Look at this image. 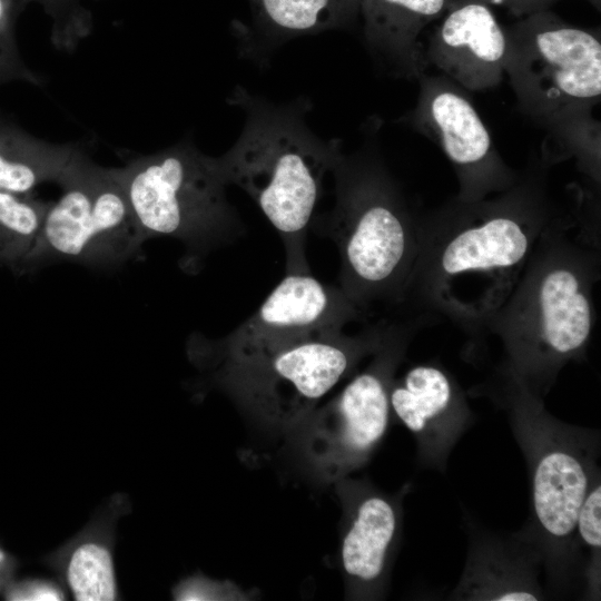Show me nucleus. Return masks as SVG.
Here are the masks:
<instances>
[{
  "instance_id": "nucleus-8",
  "label": "nucleus",
  "mask_w": 601,
  "mask_h": 601,
  "mask_svg": "<svg viewBox=\"0 0 601 601\" xmlns=\"http://www.w3.org/2000/svg\"><path fill=\"white\" fill-rule=\"evenodd\" d=\"M58 185L62 195L50 204L23 273L57 260L111 267L140 254L146 238L115 168L82 155Z\"/></svg>"
},
{
  "instance_id": "nucleus-17",
  "label": "nucleus",
  "mask_w": 601,
  "mask_h": 601,
  "mask_svg": "<svg viewBox=\"0 0 601 601\" xmlns=\"http://www.w3.org/2000/svg\"><path fill=\"white\" fill-rule=\"evenodd\" d=\"M466 600L532 601L542 599L529 562L502 542H480L473 546L455 593Z\"/></svg>"
},
{
  "instance_id": "nucleus-12",
  "label": "nucleus",
  "mask_w": 601,
  "mask_h": 601,
  "mask_svg": "<svg viewBox=\"0 0 601 601\" xmlns=\"http://www.w3.org/2000/svg\"><path fill=\"white\" fill-rule=\"evenodd\" d=\"M425 59L466 91L492 89L505 76V29L484 1L453 0Z\"/></svg>"
},
{
  "instance_id": "nucleus-14",
  "label": "nucleus",
  "mask_w": 601,
  "mask_h": 601,
  "mask_svg": "<svg viewBox=\"0 0 601 601\" xmlns=\"http://www.w3.org/2000/svg\"><path fill=\"white\" fill-rule=\"evenodd\" d=\"M361 313L339 287L325 285L311 273L286 274L254 314L226 337L244 341L280 333L343 328Z\"/></svg>"
},
{
  "instance_id": "nucleus-6",
  "label": "nucleus",
  "mask_w": 601,
  "mask_h": 601,
  "mask_svg": "<svg viewBox=\"0 0 601 601\" xmlns=\"http://www.w3.org/2000/svg\"><path fill=\"white\" fill-rule=\"evenodd\" d=\"M115 170L146 240L175 238L200 257L243 231L217 157L201 152L189 138Z\"/></svg>"
},
{
  "instance_id": "nucleus-24",
  "label": "nucleus",
  "mask_w": 601,
  "mask_h": 601,
  "mask_svg": "<svg viewBox=\"0 0 601 601\" xmlns=\"http://www.w3.org/2000/svg\"><path fill=\"white\" fill-rule=\"evenodd\" d=\"M575 534L579 541L585 545L590 552L591 564L589 566V579L593 587L599 580L600 549H601V486L599 477H594L580 505Z\"/></svg>"
},
{
  "instance_id": "nucleus-26",
  "label": "nucleus",
  "mask_w": 601,
  "mask_h": 601,
  "mask_svg": "<svg viewBox=\"0 0 601 601\" xmlns=\"http://www.w3.org/2000/svg\"><path fill=\"white\" fill-rule=\"evenodd\" d=\"M487 4H495L508 9L510 12L526 17L532 13L549 10L558 0H482Z\"/></svg>"
},
{
  "instance_id": "nucleus-11",
  "label": "nucleus",
  "mask_w": 601,
  "mask_h": 601,
  "mask_svg": "<svg viewBox=\"0 0 601 601\" xmlns=\"http://www.w3.org/2000/svg\"><path fill=\"white\" fill-rule=\"evenodd\" d=\"M412 326L394 325L372 364L356 375L322 416L315 445L336 471L363 463L383 437L390 418V390Z\"/></svg>"
},
{
  "instance_id": "nucleus-27",
  "label": "nucleus",
  "mask_w": 601,
  "mask_h": 601,
  "mask_svg": "<svg viewBox=\"0 0 601 601\" xmlns=\"http://www.w3.org/2000/svg\"><path fill=\"white\" fill-rule=\"evenodd\" d=\"M61 593L50 584L38 583L30 585L23 592L14 594L13 599L18 600H60Z\"/></svg>"
},
{
  "instance_id": "nucleus-4",
  "label": "nucleus",
  "mask_w": 601,
  "mask_h": 601,
  "mask_svg": "<svg viewBox=\"0 0 601 601\" xmlns=\"http://www.w3.org/2000/svg\"><path fill=\"white\" fill-rule=\"evenodd\" d=\"M339 152L332 174L335 203L325 230L341 257V289L362 312L403 302L418 249V215L410 208L374 140Z\"/></svg>"
},
{
  "instance_id": "nucleus-1",
  "label": "nucleus",
  "mask_w": 601,
  "mask_h": 601,
  "mask_svg": "<svg viewBox=\"0 0 601 601\" xmlns=\"http://www.w3.org/2000/svg\"><path fill=\"white\" fill-rule=\"evenodd\" d=\"M560 217L540 173L500 194L454 198L418 216L417 256L403 302L479 336Z\"/></svg>"
},
{
  "instance_id": "nucleus-23",
  "label": "nucleus",
  "mask_w": 601,
  "mask_h": 601,
  "mask_svg": "<svg viewBox=\"0 0 601 601\" xmlns=\"http://www.w3.org/2000/svg\"><path fill=\"white\" fill-rule=\"evenodd\" d=\"M37 2L51 20V40L73 49L92 29L93 4L100 0H21Z\"/></svg>"
},
{
  "instance_id": "nucleus-19",
  "label": "nucleus",
  "mask_w": 601,
  "mask_h": 601,
  "mask_svg": "<svg viewBox=\"0 0 601 601\" xmlns=\"http://www.w3.org/2000/svg\"><path fill=\"white\" fill-rule=\"evenodd\" d=\"M361 2L362 0H255L264 38L249 59L264 63L283 41L336 26Z\"/></svg>"
},
{
  "instance_id": "nucleus-28",
  "label": "nucleus",
  "mask_w": 601,
  "mask_h": 601,
  "mask_svg": "<svg viewBox=\"0 0 601 601\" xmlns=\"http://www.w3.org/2000/svg\"><path fill=\"white\" fill-rule=\"evenodd\" d=\"M595 8L600 10V0H589Z\"/></svg>"
},
{
  "instance_id": "nucleus-3",
  "label": "nucleus",
  "mask_w": 601,
  "mask_h": 601,
  "mask_svg": "<svg viewBox=\"0 0 601 601\" xmlns=\"http://www.w3.org/2000/svg\"><path fill=\"white\" fill-rule=\"evenodd\" d=\"M228 104L243 110L245 121L237 141L217 157L221 176L247 193L279 234L286 274L309 273L306 235L342 140L312 131L305 98L275 104L236 86Z\"/></svg>"
},
{
  "instance_id": "nucleus-20",
  "label": "nucleus",
  "mask_w": 601,
  "mask_h": 601,
  "mask_svg": "<svg viewBox=\"0 0 601 601\" xmlns=\"http://www.w3.org/2000/svg\"><path fill=\"white\" fill-rule=\"evenodd\" d=\"M50 204L0 190V265L23 273Z\"/></svg>"
},
{
  "instance_id": "nucleus-18",
  "label": "nucleus",
  "mask_w": 601,
  "mask_h": 601,
  "mask_svg": "<svg viewBox=\"0 0 601 601\" xmlns=\"http://www.w3.org/2000/svg\"><path fill=\"white\" fill-rule=\"evenodd\" d=\"M397 526V513L388 500L378 495L362 500L342 543L345 572L364 583L378 580Z\"/></svg>"
},
{
  "instance_id": "nucleus-9",
  "label": "nucleus",
  "mask_w": 601,
  "mask_h": 601,
  "mask_svg": "<svg viewBox=\"0 0 601 601\" xmlns=\"http://www.w3.org/2000/svg\"><path fill=\"white\" fill-rule=\"evenodd\" d=\"M505 75L523 112L543 122L592 109L601 97V41L549 10L505 30Z\"/></svg>"
},
{
  "instance_id": "nucleus-29",
  "label": "nucleus",
  "mask_w": 601,
  "mask_h": 601,
  "mask_svg": "<svg viewBox=\"0 0 601 601\" xmlns=\"http://www.w3.org/2000/svg\"><path fill=\"white\" fill-rule=\"evenodd\" d=\"M0 558H1V555H0Z\"/></svg>"
},
{
  "instance_id": "nucleus-22",
  "label": "nucleus",
  "mask_w": 601,
  "mask_h": 601,
  "mask_svg": "<svg viewBox=\"0 0 601 601\" xmlns=\"http://www.w3.org/2000/svg\"><path fill=\"white\" fill-rule=\"evenodd\" d=\"M556 136H562L579 159L581 169L594 181L600 180V130L591 109L569 112L545 121Z\"/></svg>"
},
{
  "instance_id": "nucleus-2",
  "label": "nucleus",
  "mask_w": 601,
  "mask_h": 601,
  "mask_svg": "<svg viewBox=\"0 0 601 601\" xmlns=\"http://www.w3.org/2000/svg\"><path fill=\"white\" fill-rule=\"evenodd\" d=\"M574 224L560 217L540 237L520 279L485 331L500 338L503 372L542 396L561 370L587 354L600 277L597 239L570 236Z\"/></svg>"
},
{
  "instance_id": "nucleus-13",
  "label": "nucleus",
  "mask_w": 601,
  "mask_h": 601,
  "mask_svg": "<svg viewBox=\"0 0 601 601\" xmlns=\"http://www.w3.org/2000/svg\"><path fill=\"white\" fill-rule=\"evenodd\" d=\"M391 410L415 435L427 465L444 466L452 447L472 421L464 393L443 367L420 364L390 390Z\"/></svg>"
},
{
  "instance_id": "nucleus-5",
  "label": "nucleus",
  "mask_w": 601,
  "mask_h": 601,
  "mask_svg": "<svg viewBox=\"0 0 601 601\" xmlns=\"http://www.w3.org/2000/svg\"><path fill=\"white\" fill-rule=\"evenodd\" d=\"M394 325L349 336L328 327L194 345L210 351L225 384L267 416L294 418L307 412L363 357L376 353Z\"/></svg>"
},
{
  "instance_id": "nucleus-10",
  "label": "nucleus",
  "mask_w": 601,
  "mask_h": 601,
  "mask_svg": "<svg viewBox=\"0 0 601 601\" xmlns=\"http://www.w3.org/2000/svg\"><path fill=\"white\" fill-rule=\"evenodd\" d=\"M415 108L404 118L433 139L459 181L455 196L476 201L512 187L519 176L504 162L491 134L463 88L446 76L422 75Z\"/></svg>"
},
{
  "instance_id": "nucleus-15",
  "label": "nucleus",
  "mask_w": 601,
  "mask_h": 601,
  "mask_svg": "<svg viewBox=\"0 0 601 601\" xmlns=\"http://www.w3.org/2000/svg\"><path fill=\"white\" fill-rule=\"evenodd\" d=\"M453 0H362L365 40L374 60L391 76L418 79L427 65L418 37Z\"/></svg>"
},
{
  "instance_id": "nucleus-16",
  "label": "nucleus",
  "mask_w": 601,
  "mask_h": 601,
  "mask_svg": "<svg viewBox=\"0 0 601 601\" xmlns=\"http://www.w3.org/2000/svg\"><path fill=\"white\" fill-rule=\"evenodd\" d=\"M73 144L33 137L0 119V190L17 195L43 183L59 184L82 156Z\"/></svg>"
},
{
  "instance_id": "nucleus-21",
  "label": "nucleus",
  "mask_w": 601,
  "mask_h": 601,
  "mask_svg": "<svg viewBox=\"0 0 601 601\" xmlns=\"http://www.w3.org/2000/svg\"><path fill=\"white\" fill-rule=\"evenodd\" d=\"M67 580L76 600H114L117 588L110 551L101 543H81L69 558Z\"/></svg>"
},
{
  "instance_id": "nucleus-7",
  "label": "nucleus",
  "mask_w": 601,
  "mask_h": 601,
  "mask_svg": "<svg viewBox=\"0 0 601 601\" xmlns=\"http://www.w3.org/2000/svg\"><path fill=\"white\" fill-rule=\"evenodd\" d=\"M502 374L503 400L530 470L540 548L559 571L573 553L578 512L597 476L595 439L552 417L542 396Z\"/></svg>"
},
{
  "instance_id": "nucleus-25",
  "label": "nucleus",
  "mask_w": 601,
  "mask_h": 601,
  "mask_svg": "<svg viewBox=\"0 0 601 601\" xmlns=\"http://www.w3.org/2000/svg\"><path fill=\"white\" fill-rule=\"evenodd\" d=\"M12 80L39 83L38 77L22 61L12 26L0 24V85Z\"/></svg>"
}]
</instances>
